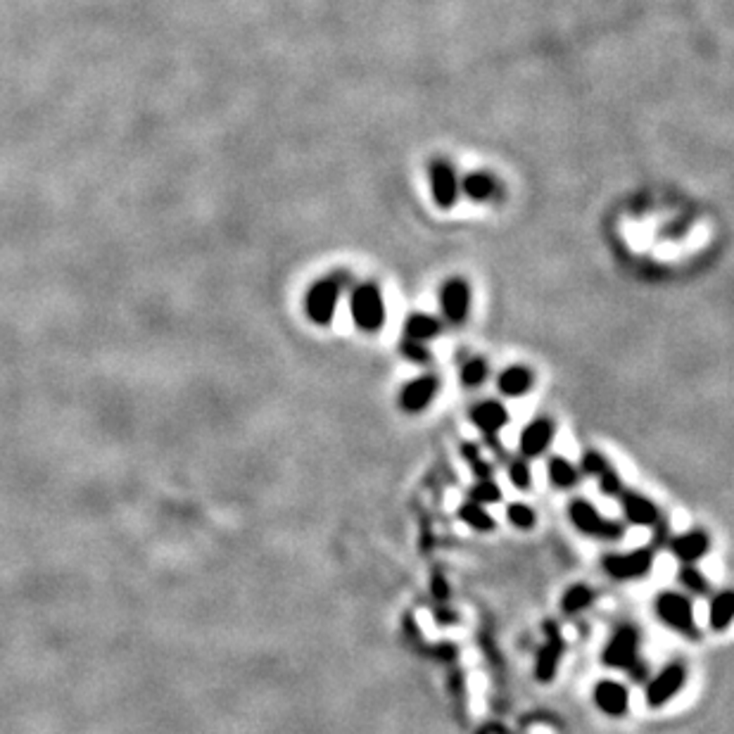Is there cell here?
<instances>
[{
    "label": "cell",
    "mask_w": 734,
    "mask_h": 734,
    "mask_svg": "<svg viewBox=\"0 0 734 734\" xmlns=\"http://www.w3.org/2000/svg\"><path fill=\"white\" fill-rule=\"evenodd\" d=\"M568 516H571L575 531H580L583 535H590V538L620 540L626 535V525L604 518L590 502H585V499H575V502H571V506H568Z\"/></svg>",
    "instance_id": "6da1fadb"
},
{
    "label": "cell",
    "mask_w": 734,
    "mask_h": 734,
    "mask_svg": "<svg viewBox=\"0 0 734 734\" xmlns=\"http://www.w3.org/2000/svg\"><path fill=\"white\" fill-rule=\"evenodd\" d=\"M350 312L361 331H367V333L381 331L385 324V305H383L381 290L376 286H368V283L354 288L352 298H350Z\"/></svg>",
    "instance_id": "7a4b0ae2"
},
{
    "label": "cell",
    "mask_w": 734,
    "mask_h": 734,
    "mask_svg": "<svg viewBox=\"0 0 734 734\" xmlns=\"http://www.w3.org/2000/svg\"><path fill=\"white\" fill-rule=\"evenodd\" d=\"M656 616L678 633L699 637V630H696V623H694L692 604H689V599L678 594V592H663L656 599Z\"/></svg>",
    "instance_id": "3957f363"
},
{
    "label": "cell",
    "mask_w": 734,
    "mask_h": 734,
    "mask_svg": "<svg viewBox=\"0 0 734 734\" xmlns=\"http://www.w3.org/2000/svg\"><path fill=\"white\" fill-rule=\"evenodd\" d=\"M341 290L342 286L338 279H324L319 281V283H314L305 299L307 316H309L314 324H319V326L331 324V319H333L335 314V307H338V299H341Z\"/></svg>",
    "instance_id": "277c9868"
},
{
    "label": "cell",
    "mask_w": 734,
    "mask_h": 734,
    "mask_svg": "<svg viewBox=\"0 0 734 734\" xmlns=\"http://www.w3.org/2000/svg\"><path fill=\"white\" fill-rule=\"evenodd\" d=\"M653 554L649 549L627 551V554H609L604 557L601 566L604 571L616 580H635L642 578L652 571Z\"/></svg>",
    "instance_id": "5b68a950"
},
{
    "label": "cell",
    "mask_w": 734,
    "mask_h": 734,
    "mask_svg": "<svg viewBox=\"0 0 734 734\" xmlns=\"http://www.w3.org/2000/svg\"><path fill=\"white\" fill-rule=\"evenodd\" d=\"M685 680L687 670L682 663H670V666H666L652 682H649V687H646V704L652 708L666 706L668 701L673 699L675 694L685 687Z\"/></svg>",
    "instance_id": "8992f818"
},
{
    "label": "cell",
    "mask_w": 734,
    "mask_h": 734,
    "mask_svg": "<svg viewBox=\"0 0 734 734\" xmlns=\"http://www.w3.org/2000/svg\"><path fill=\"white\" fill-rule=\"evenodd\" d=\"M639 635L633 626H623L616 630L611 642L604 649V663L609 668H630L637 663Z\"/></svg>",
    "instance_id": "52a82bcc"
},
{
    "label": "cell",
    "mask_w": 734,
    "mask_h": 734,
    "mask_svg": "<svg viewBox=\"0 0 734 734\" xmlns=\"http://www.w3.org/2000/svg\"><path fill=\"white\" fill-rule=\"evenodd\" d=\"M544 637H547V642H544L542 649L538 652V661H535V678L540 682H551L554 675H557L558 659L564 653V637L558 633L554 620L544 623Z\"/></svg>",
    "instance_id": "ba28073f"
},
{
    "label": "cell",
    "mask_w": 734,
    "mask_h": 734,
    "mask_svg": "<svg viewBox=\"0 0 734 734\" xmlns=\"http://www.w3.org/2000/svg\"><path fill=\"white\" fill-rule=\"evenodd\" d=\"M440 307L449 324H462L471 307V290L462 279H452L445 283L440 293Z\"/></svg>",
    "instance_id": "9c48e42d"
},
{
    "label": "cell",
    "mask_w": 734,
    "mask_h": 734,
    "mask_svg": "<svg viewBox=\"0 0 734 734\" xmlns=\"http://www.w3.org/2000/svg\"><path fill=\"white\" fill-rule=\"evenodd\" d=\"M440 388V381L436 376H423V378H416V381L407 383L402 388L400 394V407L409 414H419L423 409L428 407L430 402L436 400V393Z\"/></svg>",
    "instance_id": "30bf717a"
},
{
    "label": "cell",
    "mask_w": 734,
    "mask_h": 734,
    "mask_svg": "<svg viewBox=\"0 0 734 734\" xmlns=\"http://www.w3.org/2000/svg\"><path fill=\"white\" fill-rule=\"evenodd\" d=\"M583 471H585L587 476H592L594 480H597L599 489H601L604 495L620 497L623 485H620L618 473L613 471L611 463L606 462L604 456L599 454V452H594V449L585 452V456H583Z\"/></svg>",
    "instance_id": "8fae6325"
},
{
    "label": "cell",
    "mask_w": 734,
    "mask_h": 734,
    "mask_svg": "<svg viewBox=\"0 0 734 734\" xmlns=\"http://www.w3.org/2000/svg\"><path fill=\"white\" fill-rule=\"evenodd\" d=\"M594 704L606 715L618 718V715H626L627 708H630V694L620 682L601 680L594 687Z\"/></svg>",
    "instance_id": "7c38bea8"
},
{
    "label": "cell",
    "mask_w": 734,
    "mask_h": 734,
    "mask_svg": "<svg viewBox=\"0 0 734 734\" xmlns=\"http://www.w3.org/2000/svg\"><path fill=\"white\" fill-rule=\"evenodd\" d=\"M554 440V423L549 419H538V421L528 423L521 433V454L525 459H535L549 447Z\"/></svg>",
    "instance_id": "4fadbf2b"
},
{
    "label": "cell",
    "mask_w": 734,
    "mask_h": 734,
    "mask_svg": "<svg viewBox=\"0 0 734 734\" xmlns=\"http://www.w3.org/2000/svg\"><path fill=\"white\" fill-rule=\"evenodd\" d=\"M430 186H433V197L440 207H452L459 195V181H456L454 169L447 162H436L430 167Z\"/></svg>",
    "instance_id": "5bb4252c"
},
{
    "label": "cell",
    "mask_w": 734,
    "mask_h": 734,
    "mask_svg": "<svg viewBox=\"0 0 734 734\" xmlns=\"http://www.w3.org/2000/svg\"><path fill=\"white\" fill-rule=\"evenodd\" d=\"M708 547H711V540H708L706 532L701 531L685 532V535L670 542V551L680 558L682 564H696L701 557H706Z\"/></svg>",
    "instance_id": "9a60e30c"
},
{
    "label": "cell",
    "mask_w": 734,
    "mask_h": 734,
    "mask_svg": "<svg viewBox=\"0 0 734 734\" xmlns=\"http://www.w3.org/2000/svg\"><path fill=\"white\" fill-rule=\"evenodd\" d=\"M471 421L476 423L485 436H492V433L502 430L504 426L509 423V411L495 400L480 402V404L473 407V411H471Z\"/></svg>",
    "instance_id": "2e32d148"
},
{
    "label": "cell",
    "mask_w": 734,
    "mask_h": 734,
    "mask_svg": "<svg viewBox=\"0 0 734 734\" xmlns=\"http://www.w3.org/2000/svg\"><path fill=\"white\" fill-rule=\"evenodd\" d=\"M626 518L633 525H653L659 521V509L652 499L637 495V492H620Z\"/></svg>",
    "instance_id": "e0dca14e"
},
{
    "label": "cell",
    "mask_w": 734,
    "mask_h": 734,
    "mask_svg": "<svg viewBox=\"0 0 734 734\" xmlns=\"http://www.w3.org/2000/svg\"><path fill=\"white\" fill-rule=\"evenodd\" d=\"M497 388L506 397H523L532 388V371L525 367L504 368L497 378Z\"/></svg>",
    "instance_id": "ac0fdd59"
},
{
    "label": "cell",
    "mask_w": 734,
    "mask_h": 734,
    "mask_svg": "<svg viewBox=\"0 0 734 734\" xmlns=\"http://www.w3.org/2000/svg\"><path fill=\"white\" fill-rule=\"evenodd\" d=\"M440 333V321L430 314H411L404 324V341L428 342Z\"/></svg>",
    "instance_id": "d6986e66"
},
{
    "label": "cell",
    "mask_w": 734,
    "mask_h": 734,
    "mask_svg": "<svg viewBox=\"0 0 734 734\" xmlns=\"http://www.w3.org/2000/svg\"><path fill=\"white\" fill-rule=\"evenodd\" d=\"M732 611H734L732 592H730V590L721 592L718 597H713V601H711V609H708V623H711V627H713V630H718V633L728 630L730 620H732Z\"/></svg>",
    "instance_id": "ffe728a7"
},
{
    "label": "cell",
    "mask_w": 734,
    "mask_h": 734,
    "mask_svg": "<svg viewBox=\"0 0 734 734\" xmlns=\"http://www.w3.org/2000/svg\"><path fill=\"white\" fill-rule=\"evenodd\" d=\"M592 601H594V592H592V587L587 585H573L568 587V590L564 592V597H561V611L564 613H580L585 611V609H590Z\"/></svg>",
    "instance_id": "44dd1931"
},
{
    "label": "cell",
    "mask_w": 734,
    "mask_h": 734,
    "mask_svg": "<svg viewBox=\"0 0 734 734\" xmlns=\"http://www.w3.org/2000/svg\"><path fill=\"white\" fill-rule=\"evenodd\" d=\"M459 518H462L463 523L469 525V528H473V531H478V532L495 531V518L489 516L488 511H485L483 506L476 502L462 504V509H459Z\"/></svg>",
    "instance_id": "7402d4cb"
},
{
    "label": "cell",
    "mask_w": 734,
    "mask_h": 734,
    "mask_svg": "<svg viewBox=\"0 0 734 734\" xmlns=\"http://www.w3.org/2000/svg\"><path fill=\"white\" fill-rule=\"evenodd\" d=\"M549 480L561 489L573 488V485L578 483V471L564 456H554L549 462Z\"/></svg>",
    "instance_id": "603a6c76"
},
{
    "label": "cell",
    "mask_w": 734,
    "mask_h": 734,
    "mask_svg": "<svg viewBox=\"0 0 734 734\" xmlns=\"http://www.w3.org/2000/svg\"><path fill=\"white\" fill-rule=\"evenodd\" d=\"M463 191L471 200L476 203H483V200H489V197L497 193V184L495 178L488 177V174H471L466 181H463Z\"/></svg>",
    "instance_id": "cb8c5ba5"
},
{
    "label": "cell",
    "mask_w": 734,
    "mask_h": 734,
    "mask_svg": "<svg viewBox=\"0 0 734 734\" xmlns=\"http://www.w3.org/2000/svg\"><path fill=\"white\" fill-rule=\"evenodd\" d=\"M471 497H473V502L485 506V504L499 502V499H502V489H499V485H497L495 480L483 478L480 483H476L473 488H471Z\"/></svg>",
    "instance_id": "d4e9b609"
},
{
    "label": "cell",
    "mask_w": 734,
    "mask_h": 734,
    "mask_svg": "<svg viewBox=\"0 0 734 734\" xmlns=\"http://www.w3.org/2000/svg\"><path fill=\"white\" fill-rule=\"evenodd\" d=\"M488 364L483 359H471L462 368V383L466 388H478L488 378Z\"/></svg>",
    "instance_id": "484cf974"
},
{
    "label": "cell",
    "mask_w": 734,
    "mask_h": 734,
    "mask_svg": "<svg viewBox=\"0 0 734 734\" xmlns=\"http://www.w3.org/2000/svg\"><path fill=\"white\" fill-rule=\"evenodd\" d=\"M680 583L687 590H692L694 594H706L708 592V580L704 578V573L692 564H685L680 568Z\"/></svg>",
    "instance_id": "4316f807"
},
{
    "label": "cell",
    "mask_w": 734,
    "mask_h": 734,
    "mask_svg": "<svg viewBox=\"0 0 734 734\" xmlns=\"http://www.w3.org/2000/svg\"><path fill=\"white\" fill-rule=\"evenodd\" d=\"M509 521L511 525H516L518 531H531L535 525V511L523 502L509 504Z\"/></svg>",
    "instance_id": "83f0119b"
},
{
    "label": "cell",
    "mask_w": 734,
    "mask_h": 734,
    "mask_svg": "<svg viewBox=\"0 0 734 734\" xmlns=\"http://www.w3.org/2000/svg\"><path fill=\"white\" fill-rule=\"evenodd\" d=\"M509 478H511V483L516 485L518 489H528V488H531V485H532V473H531V466L525 463V459H523V462H514V463H511Z\"/></svg>",
    "instance_id": "f1b7e54d"
},
{
    "label": "cell",
    "mask_w": 734,
    "mask_h": 734,
    "mask_svg": "<svg viewBox=\"0 0 734 734\" xmlns=\"http://www.w3.org/2000/svg\"><path fill=\"white\" fill-rule=\"evenodd\" d=\"M463 456H466L471 463H473V469H476V473L480 476V480H483V478H489V466H488V463L480 462L478 447H473V445H463Z\"/></svg>",
    "instance_id": "f546056e"
},
{
    "label": "cell",
    "mask_w": 734,
    "mask_h": 734,
    "mask_svg": "<svg viewBox=\"0 0 734 734\" xmlns=\"http://www.w3.org/2000/svg\"><path fill=\"white\" fill-rule=\"evenodd\" d=\"M402 352H404V357H407V359H411V361H428V352H426L423 342L404 341V342H402Z\"/></svg>",
    "instance_id": "4dcf8cb0"
},
{
    "label": "cell",
    "mask_w": 734,
    "mask_h": 734,
    "mask_svg": "<svg viewBox=\"0 0 734 734\" xmlns=\"http://www.w3.org/2000/svg\"><path fill=\"white\" fill-rule=\"evenodd\" d=\"M430 590H433V597H436L437 601H445V599L449 597V587H447V583H445V578H442L440 573H436V575H433V585H430Z\"/></svg>",
    "instance_id": "1f68e13d"
}]
</instances>
